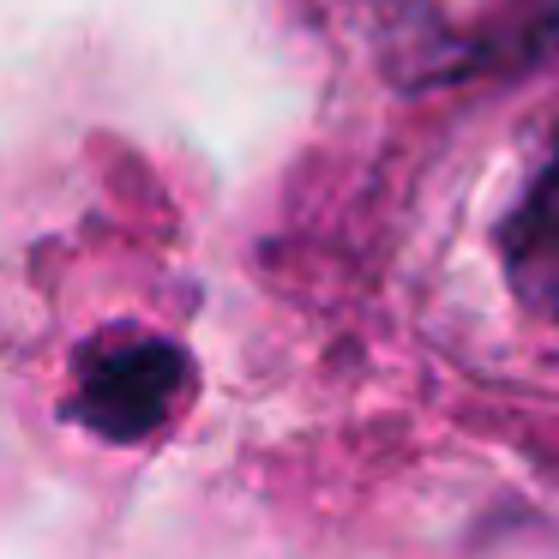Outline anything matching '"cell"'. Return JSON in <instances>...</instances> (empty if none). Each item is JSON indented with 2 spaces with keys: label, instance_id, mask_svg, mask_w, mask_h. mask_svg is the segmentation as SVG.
Here are the masks:
<instances>
[{
  "label": "cell",
  "instance_id": "cell-1",
  "mask_svg": "<svg viewBox=\"0 0 559 559\" xmlns=\"http://www.w3.org/2000/svg\"><path fill=\"white\" fill-rule=\"evenodd\" d=\"M397 85H463L530 67L559 43V0H373Z\"/></svg>",
  "mask_w": 559,
  "mask_h": 559
},
{
  "label": "cell",
  "instance_id": "cell-2",
  "mask_svg": "<svg viewBox=\"0 0 559 559\" xmlns=\"http://www.w3.org/2000/svg\"><path fill=\"white\" fill-rule=\"evenodd\" d=\"M187 379H193L187 355L163 337L103 343L79 367L73 415L103 439H145L175 415V403L187 397Z\"/></svg>",
  "mask_w": 559,
  "mask_h": 559
},
{
  "label": "cell",
  "instance_id": "cell-3",
  "mask_svg": "<svg viewBox=\"0 0 559 559\" xmlns=\"http://www.w3.org/2000/svg\"><path fill=\"white\" fill-rule=\"evenodd\" d=\"M499 265L523 313L559 325V133L511 217L499 223Z\"/></svg>",
  "mask_w": 559,
  "mask_h": 559
}]
</instances>
